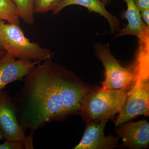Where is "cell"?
Segmentation results:
<instances>
[{
  "label": "cell",
  "instance_id": "cell-1",
  "mask_svg": "<svg viewBox=\"0 0 149 149\" xmlns=\"http://www.w3.org/2000/svg\"><path fill=\"white\" fill-rule=\"evenodd\" d=\"M22 81L13 97L16 118L23 131L33 135L49 123L80 114L81 102L91 88L52 59L38 64Z\"/></svg>",
  "mask_w": 149,
  "mask_h": 149
},
{
  "label": "cell",
  "instance_id": "cell-2",
  "mask_svg": "<svg viewBox=\"0 0 149 149\" xmlns=\"http://www.w3.org/2000/svg\"><path fill=\"white\" fill-rule=\"evenodd\" d=\"M127 92L98 86L91 88L81 102L80 114L87 123L112 119L124 106Z\"/></svg>",
  "mask_w": 149,
  "mask_h": 149
},
{
  "label": "cell",
  "instance_id": "cell-3",
  "mask_svg": "<svg viewBox=\"0 0 149 149\" xmlns=\"http://www.w3.org/2000/svg\"><path fill=\"white\" fill-rule=\"evenodd\" d=\"M93 47L95 55L105 70L102 88L107 90L129 91L136 79L134 64L128 68L123 67L113 55L107 45L97 42L94 44Z\"/></svg>",
  "mask_w": 149,
  "mask_h": 149
},
{
  "label": "cell",
  "instance_id": "cell-4",
  "mask_svg": "<svg viewBox=\"0 0 149 149\" xmlns=\"http://www.w3.org/2000/svg\"><path fill=\"white\" fill-rule=\"evenodd\" d=\"M0 29L10 49L9 53L15 58L41 62L53 57L54 53L49 49L30 42L19 24L6 23L5 20L0 19Z\"/></svg>",
  "mask_w": 149,
  "mask_h": 149
},
{
  "label": "cell",
  "instance_id": "cell-5",
  "mask_svg": "<svg viewBox=\"0 0 149 149\" xmlns=\"http://www.w3.org/2000/svg\"><path fill=\"white\" fill-rule=\"evenodd\" d=\"M149 78L136 75L135 83L127 92L124 106L116 120V126L139 115L149 114Z\"/></svg>",
  "mask_w": 149,
  "mask_h": 149
},
{
  "label": "cell",
  "instance_id": "cell-6",
  "mask_svg": "<svg viewBox=\"0 0 149 149\" xmlns=\"http://www.w3.org/2000/svg\"><path fill=\"white\" fill-rule=\"evenodd\" d=\"M0 132L6 141L20 142L24 149H33V142L19 125L13 97L7 91H0Z\"/></svg>",
  "mask_w": 149,
  "mask_h": 149
},
{
  "label": "cell",
  "instance_id": "cell-7",
  "mask_svg": "<svg viewBox=\"0 0 149 149\" xmlns=\"http://www.w3.org/2000/svg\"><path fill=\"white\" fill-rule=\"evenodd\" d=\"M40 61L19 59L6 53L0 58V91L7 85L16 81H22L40 63Z\"/></svg>",
  "mask_w": 149,
  "mask_h": 149
},
{
  "label": "cell",
  "instance_id": "cell-8",
  "mask_svg": "<svg viewBox=\"0 0 149 149\" xmlns=\"http://www.w3.org/2000/svg\"><path fill=\"white\" fill-rule=\"evenodd\" d=\"M107 119L88 123L80 142L74 149H112L117 147L118 137L105 136L104 129Z\"/></svg>",
  "mask_w": 149,
  "mask_h": 149
},
{
  "label": "cell",
  "instance_id": "cell-9",
  "mask_svg": "<svg viewBox=\"0 0 149 149\" xmlns=\"http://www.w3.org/2000/svg\"><path fill=\"white\" fill-rule=\"evenodd\" d=\"M118 126L116 132L122 139L121 147L139 149L146 148L148 146L149 123L147 120L126 122Z\"/></svg>",
  "mask_w": 149,
  "mask_h": 149
},
{
  "label": "cell",
  "instance_id": "cell-10",
  "mask_svg": "<svg viewBox=\"0 0 149 149\" xmlns=\"http://www.w3.org/2000/svg\"><path fill=\"white\" fill-rule=\"evenodd\" d=\"M74 5L82 6L87 8L90 12H93L103 17L108 22L111 34L116 33L120 29L119 19L107 10L106 5L101 0H63L53 11V15H58L66 7Z\"/></svg>",
  "mask_w": 149,
  "mask_h": 149
},
{
  "label": "cell",
  "instance_id": "cell-11",
  "mask_svg": "<svg viewBox=\"0 0 149 149\" xmlns=\"http://www.w3.org/2000/svg\"><path fill=\"white\" fill-rule=\"evenodd\" d=\"M127 5V10L123 14L128 24L118 30L115 37L125 35H133L141 39L149 35V27L142 21L140 11L136 6L133 0H124Z\"/></svg>",
  "mask_w": 149,
  "mask_h": 149
},
{
  "label": "cell",
  "instance_id": "cell-12",
  "mask_svg": "<svg viewBox=\"0 0 149 149\" xmlns=\"http://www.w3.org/2000/svg\"><path fill=\"white\" fill-rule=\"evenodd\" d=\"M16 7L19 18L27 24L33 25L34 18V0H12Z\"/></svg>",
  "mask_w": 149,
  "mask_h": 149
},
{
  "label": "cell",
  "instance_id": "cell-13",
  "mask_svg": "<svg viewBox=\"0 0 149 149\" xmlns=\"http://www.w3.org/2000/svg\"><path fill=\"white\" fill-rule=\"evenodd\" d=\"M0 19L20 24L16 7L12 0H0Z\"/></svg>",
  "mask_w": 149,
  "mask_h": 149
},
{
  "label": "cell",
  "instance_id": "cell-14",
  "mask_svg": "<svg viewBox=\"0 0 149 149\" xmlns=\"http://www.w3.org/2000/svg\"><path fill=\"white\" fill-rule=\"evenodd\" d=\"M63 0H34V13H46L54 10Z\"/></svg>",
  "mask_w": 149,
  "mask_h": 149
},
{
  "label": "cell",
  "instance_id": "cell-15",
  "mask_svg": "<svg viewBox=\"0 0 149 149\" xmlns=\"http://www.w3.org/2000/svg\"><path fill=\"white\" fill-rule=\"evenodd\" d=\"M24 144L20 142L5 141L0 144V149H24Z\"/></svg>",
  "mask_w": 149,
  "mask_h": 149
},
{
  "label": "cell",
  "instance_id": "cell-16",
  "mask_svg": "<svg viewBox=\"0 0 149 149\" xmlns=\"http://www.w3.org/2000/svg\"><path fill=\"white\" fill-rule=\"evenodd\" d=\"M133 1L140 12L149 9V0H133Z\"/></svg>",
  "mask_w": 149,
  "mask_h": 149
},
{
  "label": "cell",
  "instance_id": "cell-17",
  "mask_svg": "<svg viewBox=\"0 0 149 149\" xmlns=\"http://www.w3.org/2000/svg\"><path fill=\"white\" fill-rule=\"evenodd\" d=\"M0 50L6 51V53L10 52V49L5 39L1 29H0Z\"/></svg>",
  "mask_w": 149,
  "mask_h": 149
},
{
  "label": "cell",
  "instance_id": "cell-18",
  "mask_svg": "<svg viewBox=\"0 0 149 149\" xmlns=\"http://www.w3.org/2000/svg\"><path fill=\"white\" fill-rule=\"evenodd\" d=\"M140 16L142 21L149 27V9L145 10L140 12Z\"/></svg>",
  "mask_w": 149,
  "mask_h": 149
},
{
  "label": "cell",
  "instance_id": "cell-19",
  "mask_svg": "<svg viewBox=\"0 0 149 149\" xmlns=\"http://www.w3.org/2000/svg\"><path fill=\"white\" fill-rule=\"evenodd\" d=\"M102 2L105 5L110 4L111 3V0H101Z\"/></svg>",
  "mask_w": 149,
  "mask_h": 149
},
{
  "label": "cell",
  "instance_id": "cell-20",
  "mask_svg": "<svg viewBox=\"0 0 149 149\" xmlns=\"http://www.w3.org/2000/svg\"><path fill=\"white\" fill-rule=\"evenodd\" d=\"M6 53V52L4 51L0 50V58L2 57Z\"/></svg>",
  "mask_w": 149,
  "mask_h": 149
},
{
  "label": "cell",
  "instance_id": "cell-21",
  "mask_svg": "<svg viewBox=\"0 0 149 149\" xmlns=\"http://www.w3.org/2000/svg\"><path fill=\"white\" fill-rule=\"evenodd\" d=\"M3 138L2 135L1 133L0 132V140H3Z\"/></svg>",
  "mask_w": 149,
  "mask_h": 149
}]
</instances>
